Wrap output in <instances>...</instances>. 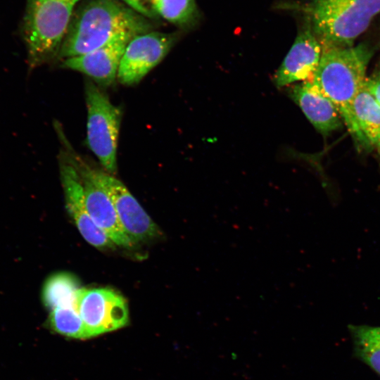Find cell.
I'll use <instances>...</instances> for the list:
<instances>
[{
    "mask_svg": "<svg viewBox=\"0 0 380 380\" xmlns=\"http://www.w3.org/2000/svg\"><path fill=\"white\" fill-rule=\"evenodd\" d=\"M81 288L76 277L67 272H59L50 276L44 282L42 299L50 310L61 306L77 308V296Z\"/></svg>",
    "mask_w": 380,
    "mask_h": 380,
    "instance_id": "14",
    "label": "cell"
},
{
    "mask_svg": "<svg viewBox=\"0 0 380 380\" xmlns=\"http://www.w3.org/2000/svg\"><path fill=\"white\" fill-rule=\"evenodd\" d=\"M153 29L148 18L120 0H89L73 13L56 62L87 53L120 34Z\"/></svg>",
    "mask_w": 380,
    "mask_h": 380,
    "instance_id": "2",
    "label": "cell"
},
{
    "mask_svg": "<svg viewBox=\"0 0 380 380\" xmlns=\"http://www.w3.org/2000/svg\"><path fill=\"white\" fill-rule=\"evenodd\" d=\"M289 94L324 137L343 127V120L334 104L311 82L305 80L293 85Z\"/></svg>",
    "mask_w": 380,
    "mask_h": 380,
    "instance_id": "13",
    "label": "cell"
},
{
    "mask_svg": "<svg viewBox=\"0 0 380 380\" xmlns=\"http://www.w3.org/2000/svg\"><path fill=\"white\" fill-rule=\"evenodd\" d=\"M157 15L183 30L193 28L201 14L195 0H153Z\"/></svg>",
    "mask_w": 380,
    "mask_h": 380,
    "instance_id": "16",
    "label": "cell"
},
{
    "mask_svg": "<svg viewBox=\"0 0 380 380\" xmlns=\"http://www.w3.org/2000/svg\"><path fill=\"white\" fill-rule=\"evenodd\" d=\"M377 148H378V150H379V155H380V144L377 146Z\"/></svg>",
    "mask_w": 380,
    "mask_h": 380,
    "instance_id": "21",
    "label": "cell"
},
{
    "mask_svg": "<svg viewBox=\"0 0 380 380\" xmlns=\"http://www.w3.org/2000/svg\"><path fill=\"white\" fill-rule=\"evenodd\" d=\"M48 324L55 331L68 336L89 338L87 329L75 306L57 307L51 310Z\"/></svg>",
    "mask_w": 380,
    "mask_h": 380,
    "instance_id": "18",
    "label": "cell"
},
{
    "mask_svg": "<svg viewBox=\"0 0 380 380\" xmlns=\"http://www.w3.org/2000/svg\"><path fill=\"white\" fill-rule=\"evenodd\" d=\"M71 163L80 175L86 208L93 222L115 245L132 247L134 243L125 231L109 196L82 168Z\"/></svg>",
    "mask_w": 380,
    "mask_h": 380,
    "instance_id": "12",
    "label": "cell"
},
{
    "mask_svg": "<svg viewBox=\"0 0 380 380\" xmlns=\"http://www.w3.org/2000/svg\"><path fill=\"white\" fill-rule=\"evenodd\" d=\"M79 1L27 0L22 33L30 71L57 61Z\"/></svg>",
    "mask_w": 380,
    "mask_h": 380,
    "instance_id": "4",
    "label": "cell"
},
{
    "mask_svg": "<svg viewBox=\"0 0 380 380\" xmlns=\"http://www.w3.org/2000/svg\"><path fill=\"white\" fill-rule=\"evenodd\" d=\"M355 351L359 358L380 375V329L350 326Z\"/></svg>",
    "mask_w": 380,
    "mask_h": 380,
    "instance_id": "17",
    "label": "cell"
},
{
    "mask_svg": "<svg viewBox=\"0 0 380 380\" xmlns=\"http://www.w3.org/2000/svg\"><path fill=\"white\" fill-rule=\"evenodd\" d=\"M322 52V46L305 18L292 46L274 75L276 87L281 88L295 82L309 80L318 67Z\"/></svg>",
    "mask_w": 380,
    "mask_h": 380,
    "instance_id": "11",
    "label": "cell"
},
{
    "mask_svg": "<svg viewBox=\"0 0 380 380\" xmlns=\"http://www.w3.org/2000/svg\"><path fill=\"white\" fill-rule=\"evenodd\" d=\"M77 309L89 337L120 329L128 320L126 300L110 289L81 288Z\"/></svg>",
    "mask_w": 380,
    "mask_h": 380,
    "instance_id": "8",
    "label": "cell"
},
{
    "mask_svg": "<svg viewBox=\"0 0 380 380\" xmlns=\"http://www.w3.org/2000/svg\"><path fill=\"white\" fill-rule=\"evenodd\" d=\"M129 7L147 18H154L157 14L153 0H122Z\"/></svg>",
    "mask_w": 380,
    "mask_h": 380,
    "instance_id": "19",
    "label": "cell"
},
{
    "mask_svg": "<svg viewBox=\"0 0 380 380\" xmlns=\"http://www.w3.org/2000/svg\"><path fill=\"white\" fill-rule=\"evenodd\" d=\"M379 329H380V327H379Z\"/></svg>",
    "mask_w": 380,
    "mask_h": 380,
    "instance_id": "22",
    "label": "cell"
},
{
    "mask_svg": "<svg viewBox=\"0 0 380 380\" xmlns=\"http://www.w3.org/2000/svg\"><path fill=\"white\" fill-rule=\"evenodd\" d=\"M305 13L322 48L350 47L380 13V0H310Z\"/></svg>",
    "mask_w": 380,
    "mask_h": 380,
    "instance_id": "3",
    "label": "cell"
},
{
    "mask_svg": "<svg viewBox=\"0 0 380 380\" xmlns=\"http://www.w3.org/2000/svg\"><path fill=\"white\" fill-rule=\"evenodd\" d=\"M58 157L60 177L66 208L80 233L89 243L97 248H114L115 244L95 224L87 212L80 174L63 149L61 150Z\"/></svg>",
    "mask_w": 380,
    "mask_h": 380,
    "instance_id": "10",
    "label": "cell"
},
{
    "mask_svg": "<svg viewBox=\"0 0 380 380\" xmlns=\"http://www.w3.org/2000/svg\"><path fill=\"white\" fill-rule=\"evenodd\" d=\"M179 36L177 32L151 31L134 37L122 55L117 80L125 86L138 84L163 60Z\"/></svg>",
    "mask_w": 380,
    "mask_h": 380,
    "instance_id": "7",
    "label": "cell"
},
{
    "mask_svg": "<svg viewBox=\"0 0 380 380\" xmlns=\"http://www.w3.org/2000/svg\"><path fill=\"white\" fill-rule=\"evenodd\" d=\"M136 35L120 34L97 49L60 61V67L85 75L102 89L111 87L117 80L125 50Z\"/></svg>",
    "mask_w": 380,
    "mask_h": 380,
    "instance_id": "9",
    "label": "cell"
},
{
    "mask_svg": "<svg viewBox=\"0 0 380 380\" xmlns=\"http://www.w3.org/2000/svg\"><path fill=\"white\" fill-rule=\"evenodd\" d=\"M365 86L380 105V68L367 77Z\"/></svg>",
    "mask_w": 380,
    "mask_h": 380,
    "instance_id": "20",
    "label": "cell"
},
{
    "mask_svg": "<svg viewBox=\"0 0 380 380\" xmlns=\"http://www.w3.org/2000/svg\"><path fill=\"white\" fill-rule=\"evenodd\" d=\"M70 160L82 168L109 196L119 220L134 243L157 237L160 230L125 185L113 175L89 165L73 148L63 131L58 133Z\"/></svg>",
    "mask_w": 380,
    "mask_h": 380,
    "instance_id": "5",
    "label": "cell"
},
{
    "mask_svg": "<svg viewBox=\"0 0 380 380\" xmlns=\"http://www.w3.org/2000/svg\"><path fill=\"white\" fill-rule=\"evenodd\" d=\"M372 55L365 44L322 48L318 67L308 80L334 104L357 147L365 150L372 146L358 127L353 101L365 84Z\"/></svg>",
    "mask_w": 380,
    "mask_h": 380,
    "instance_id": "1",
    "label": "cell"
},
{
    "mask_svg": "<svg viewBox=\"0 0 380 380\" xmlns=\"http://www.w3.org/2000/svg\"><path fill=\"white\" fill-rule=\"evenodd\" d=\"M353 112L360 129L372 146L380 144V105L365 86L353 101Z\"/></svg>",
    "mask_w": 380,
    "mask_h": 380,
    "instance_id": "15",
    "label": "cell"
},
{
    "mask_svg": "<svg viewBox=\"0 0 380 380\" xmlns=\"http://www.w3.org/2000/svg\"><path fill=\"white\" fill-rule=\"evenodd\" d=\"M87 111V145L107 172H117L118 138L122 117L103 89L91 80H84Z\"/></svg>",
    "mask_w": 380,
    "mask_h": 380,
    "instance_id": "6",
    "label": "cell"
}]
</instances>
